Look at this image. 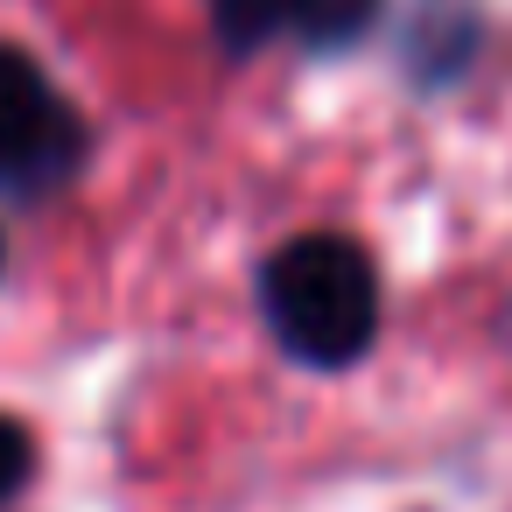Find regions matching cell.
I'll use <instances>...</instances> for the list:
<instances>
[{
  "instance_id": "1",
  "label": "cell",
  "mask_w": 512,
  "mask_h": 512,
  "mask_svg": "<svg viewBox=\"0 0 512 512\" xmlns=\"http://www.w3.org/2000/svg\"><path fill=\"white\" fill-rule=\"evenodd\" d=\"M260 302H267L281 351L302 365H351V358H365V344L379 330L372 260L337 232L288 239L260 274Z\"/></svg>"
},
{
  "instance_id": "2",
  "label": "cell",
  "mask_w": 512,
  "mask_h": 512,
  "mask_svg": "<svg viewBox=\"0 0 512 512\" xmlns=\"http://www.w3.org/2000/svg\"><path fill=\"white\" fill-rule=\"evenodd\" d=\"M78 155V127L64 113V99L50 92V78L15 57V50H0V183H50L64 176Z\"/></svg>"
},
{
  "instance_id": "3",
  "label": "cell",
  "mask_w": 512,
  "mask_h": 512,
  "mask_svg": "<svg viewBox=\"0 0 512 512\" xmlns=\"http://www.w3.org/2000/svg\"><path fill=\"white\" fill-rule=\"evenodd\" d=\"M379 15V0H281V29H295L309 50H337L358 43Z\"/></svg>"
},
{
  "instance_id": "4",
  "label": "cell",
  "mask_w": 512,
  "mask_h": 512,
  "mask_svg": "<svg viewBox=\"0 0 512 512\" xmlns=\"http://www.w3.org/2000/svg\"><path fill=\"white\" fill-rule=\"evenodd\" d=\"M211 22H218L225 50H253L260 36L281 29V0H211Z\"/></svg>"
},
{
  "instance_id": "5",
  "label": "cell",
  "mask_w": 512,
  "mask_h": 512,
  "mask_svg": "<svg viewBox=\"0 0 512 512\" xmlns=\"http://www.w3.org/2000/svg\"><path fill=\"white\" fill-rule=\"evenodd\" d=\"M22 477H29V435H22V421L0 414V498H8Z\"/></svg>"
}]
</instances>
